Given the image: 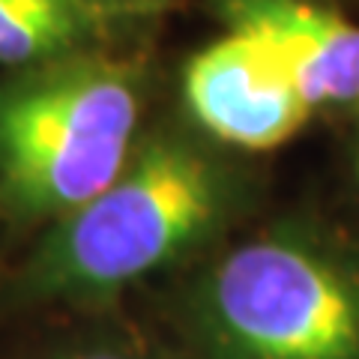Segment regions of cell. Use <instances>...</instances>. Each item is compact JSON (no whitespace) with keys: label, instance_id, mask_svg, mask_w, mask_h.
<instances>
[{"label":"cell","instance_id":"6da1fadb","mask_svg":"<svg viewBox=\"0 0 359 359\" xmlns=\"http://www.w3.org/2000/svg\"><path fill=\"white\" fill-rule=\"evenodd\" d=\"M224 204L228 183L207 153L153 138L102 192L60 216L27 264V287L42 299L114 294L204 240Z\"/></svg>","mask_w":359,"mask_h":359},{"label":"cell","instance_id":"7a4b0ae2","mask_svg":"<svg viewBox=\"0 0 359 359\" xmlns=\"http://www.w3.org/2000/svg\"><path fill=\"white\" fill-rule=\"evenodd\" d=\"M195 318L212 359H359V255L311 228L266 231L212 266Z\"/></svg>","mask_w":359,"mask_h":359},{"label":"cell","instance_id":"3957f363","mask_svg":"<svg viewBox=\"0 0 359 359\" xmlns=\"http://www.w3.org/2000/svg\"><path fill=\"white\" fill-rule=\"evenodd\" d=\"M141 96L114 63H66L0 90V201L21 216H66L132 156Z\"/></svg>","mask_w":359,"mask_h":359},{"label":"cell","instance_id":"277c9868","mask_svg":"<svg viewBox=\"0 0 359 359\" xmlns=\"http://www.w3.org/2000/svg\"><path fill=\"white\" fill-rule=\"evenodd\" d=\"M183 96L201 129L252 153L290 141L314 111L273 48L245 30H228L189 60Z\"/></svg>","mask_w":359,"mask_h":359},{"label":"cell","instance_id":"5b68a950","mask_svg":"<svg viewBox=\"0 0 359 359\" xmlns=\"http://www.w3.org/2000/svg\"><path fill=\"white\" fill-rule=\"evenodd\" d=\"M228 30L264 39L311 108L359 102V25L318 0H216Z\"/></svg>","mask_w":359,"mask_h":359},{"label":"cell","instance_id":"8992f818","mask_svg":"<svg viewBox=\"0 0 359 359\" xmlns=\"http://www.w3.org/2000/svg\"><path fill=\"white\" fill-rule=\"evenodd\" d=\"M81 30L75 0H0V66H30L60 54Z\"/></svg>","mask_w":359,"mask_h":359},{"label":"cell","instance_id":"52a82bcc","mask_svg":"<svg viewBox=\"0 0 359 359\" xmlns=\"http://www.w3.org/2000/svg\"><path fill=\"white\" fill-rule=\"evenodd\" d=\"M66 359H144V356H135V353H126V351H114V347H90V351L69 353Z\"/></svg>","mask_w":359,"mask_h":359},{"label":"cell","instance_id":"ba28073f","mask_svg":"<svg viewBox=\"0 0 359 359\" xmlns=\"http://www.w3.org/2000/svg\"><path fill=\"white\" fill-rule=\"evenodd\" d=\"M356 105H359V102H356ZM356 150H359V144H356ZM356 162H359V153H356Z\"/></svg>","mask_w":359,"mask_h":359}]
</instances>
